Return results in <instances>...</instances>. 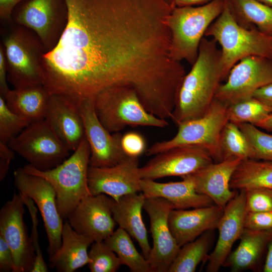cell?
Instances as JSON below:
<instances>
[{"label":"cell","instance_id":"cell-2","mask_svg":"<svg viewBox=\"0 0 272 272\" xmlns=\"http://www.w3.org/2000/svg\"><path fill=\"white\" fill-rule=\"evenodd\" d=\"M213 38L203 37L195 62L184 76L171 119L178 126L208 110L223 80L221 50Z\"/></svg>","mask_w":272,"mask_h":272},{"label":"cell","instance_id":"cell-49","mask_svg":"<svg viewBox=\"0 0 272 272\" xmlns=\"http://www.w3.org/2000/svg\"><path fill=\"white\" fill-rule=\"evenodd\" d=\"M267 6L272 7V0H257Z\"/></svg>","mask_w":272,"mask_h":272},{"label":"cell","instance_id":"cell-7","mask_svg":"<svg viewBox=\"0 0 272 272\" xmlns=\"http://www.w3.org/2000/svg\"><path fill=\"white\" fill-rule=\"evenodd\" d=\"M97 116L109 132H118L127 126L164 128L168 122L149 113L137 91L127 86H117L100 93L94 100Z\"/></svg>","mask_w":272,"mask_h":272},{"label":"cell","instance_id":"cell-33","mask_svg":"<svg viewBox=\"0 0 272 272\" xmlns=\"http://www.w3.org/2000/svg\"><path fill=\"white\" fill-rule=\"evenodd\" d=\"M271 113V108L254 97L229 105L227 108L229 121L236 124L248 123L256 126Z\"/></svg>","mask_w":272,"mask_h":272},{"label":"cell","instance_id":"cell-22","mask_svg":"<svg viewBox=\"0 0 272 272\" xmlns=\"http://www.w3.org/2000/svg\"><path fill=\"white\" fill-rule=\"evenodd\" d=\"M224 209L213 205L192 210H172L169 225L177 244L181 247L205 232L217 228Z\"/></svg>","mask_w":272,"mask_h":272},{"label":"cell","instance_id":"cell-48","mask_svg":"<svg viewBox=\"0 0 272 272\" xmlns=\"http://www.w3.org/2000/svg\"><path fill=\"white\" fill-rule=\"evenodd\" d=\"M256 126L265 129L267 131H272V113L266 119L258 123Z\"/></svg>","mask_w":272,"mask_h":272},{"label":"cell","instance_id":"cell-43","mask_svg":"<svg viewBox=\"0 0 272 272\" xmlns=\"http://www.w3.org/2000/svg\"><path fill=\"white\" fill-rule=\"evenodd\" d=\"M25 0H0V19L2 25L13 22L12 15L16 7Z\"/></svg>","mask_w":272,"mask_h":272},{"label":"cell","instance_id":"cell-11","mask_svg":"<svg viewBox=\"0 0 272 272\" xmlns=\"http://www.w3.org/2000/svg\"><path fill=\"white\" fill-rule=\"evenodd\" d=\"M14 176L18 191L32 199L40 213L48 241L47 252L50 259L61 246L63 223L57 209L55 191L47 180L26 172L23 168H17Z\"/></svg>","mask_w":272,"mask_h":272},{"label":"cell","instance_id":"cell-5","mask_svg":"<svg viewBox=\"0 0 272 272\" xmlns=\"http://www.w3.org/2000/svg\"><path fill=\"white\" fill-rule=\"evenodd\" d=\"M90 157V146L85 137L73 154L53 169L41 171L30 164L23 167L26 172L41 177L52 185L63 220H67L83 199L92 195L88 182Z\"/></svg>","mask_w":272,"mask_h":272},{"label":"cell","instance_id":"cell-4","mask_svg":"<svg viewBox=\"0 0 272 272\" xmlns=\"http://www.w3.org/2000/svg\"><path fill=\"white\" fill-rule=\"evenodd\" d=\"M205 36L221 46L223 80L242 59L258 56L272 60V36L257 28L247 29L235 20L225 1L222 13L207 29Z\"/></svg>","mask_w":272,"mask_h":272},{"label":"cell","instance_id":"cell-26","mask_svg":"<svg viewBox=\"0 0 272 272\" xmlns=\"http://www.w3.org/2000/svg\"><path fill=\"white\" fill-rule=\"evenodd\" d=\"M93 242L78 233L66 220L61 230V245L49 259L50 266L58 272H73L90 262L88 248Z\"/></svg>","mask_w":272,"mask_h":272},{"label":"cell","instance_id":"cell-42","mask_svg":"<svg viewBox=\"0 0 272 272\" xmlns=\"http://www.w3.org/2000/svg\"><path fill=\"white\" fill-rule=\"evenodd\" d=\"M15 151L8 144L0 142V181L6 177L11 162L15 158Z\"/></svg>","mask_w":272,"mask_h":272},{"label":"cell","instance_id":"cell-15","mask_svg":"<svg viewBox=\"0 0 272 272\" xmlns=\"http://www.w3.org/2000/svg\"><path fill=\"white\" fill-rule=\"evenodd\" d=\"M214 162L208 151L195 145L178 146L158 154L140 167L141 179L155 180L191 174Z\"/></svg>","mask_w":272,"mask_h":272},{"label":"cell","instance_id":"cell-24","mask_svg":"<svg viewBox=\"0 0 272 272\" xmlns=\"http://www.w3.org/2000/svg\"><path fill=\"white\" fill-rule=\"evenodd\" d=\"M146 198L143 193L138 192L122 196L114 201L112 212L117 225L137 241L143 254L148 259L151 247L142 216Z\"/></svg>","mask_w":272,"mask_h":272},{"label":"cell","instance_id":"cell-29","mask_svg":"<svg viewBox=\"0 0 272 272\" xmlns=\"http://www.w3.org/2000/svg\"><path fill=\"white\" fill-rule=\"evenodd\" d=\"M230 187L235 190L272 189V161L252 159L242 160L232 176Z\"/></svg>","mask_w":272,"mask_h":272},{"label":"cell","instance_id":"cell-41","mask_svg":"<svg viewBox=\"0 0 272 272\" xmlns=\"http://www.w3.org/2000/svg\"><path fill=\"white\" fill-rule=\"evenodd\" d=\"M15 262L12 251L9 246L0 236V271H14Z\"/></svg>","mask_w":272,"mask_h":272},{"label":"cell","instance_id":"cell-9","mask_svg":"<svg viewBox=\"0 0 272 272\" xmlns=\"http://www.w3.org/2000/svg\"><path fill=\"white\" fill-rule=\"evenodd\" d=\"M35 168L46 171L55 168L70 157V151L47 121L30 123L8 143Z\"/></svg>","mask_w":272,"mask_h":272},{"label":"cell","instance_id":"cell-34","mask_svg":"<svg viewBox=\"0 0 272 272\" xmlns=\"http://www.w3.org/2000/svg\"><path fill=\"white\" fill-rule=\"evenodd\" d=\"M88 254L91 272H115L122 265L116 253L104 241L93 242Z\"/></svg>","mask_w":272,"mask_h":272},{"label":"cell","instance_id":"cell-18","mask_svg":"<svg viewBox=\"0 0 272 272\" xmlns=\"http://www.w3.org/2000/svg\"><path fill=\"white\" fill-rule=\"evenodd\" d=\"M139 159L126 156L107 167L89 166L88 182L92 195L105 194L117 201L121 196L141 191Z\"/></svg>","mask_w":272,"mask_h":272},{"label":"cell","instance_id":"cell-32","mask_svg":"<svg viewBox=\"0 0 272 272\" xmlns=\"http://www.w3.org/2000/svg\"><path fill=\"white\" fill-rule=\"evenodd\" d=\"M222 160L237 158L255 159L254 153L247 138L238 125L228 121L224 127L220 139Z\"/></svg>","mask_w":272,"mask_h":272},{"label":"cell","instance_id":"cell-30","mask_svg":"<svg viewBox=\"0 0 272 272\" xmlns=\"http://www.w3.org/2000/svg\"><path fill=\"white\" fill-rule=\"evenodd\" d=\"M214 239L213 230L208 231L181 246L168 272H194L198 264L208 260Z\"/></svg>","mask_w":272,"mask_h":272},{"label":"cell","instance_id":"cell-14","mask_svg":"<svg viewBox=\"0 0 272 272\" xmlns=\"http://www.w3.org/2000/svg\"><path fill=\"white\" fill-rule=\"evenodd\" d=\"M143 209L149 217L153 246L147 259L152 272H168L179 251L169 225L170 212L175 209L168 200L162 197L146 198Z\"/></svg>","mask_w":272,"mask_h":272},{"label":"cell","instance_id":"cell-39","mask_svg":"<svg viewBox=\"0 0 272 272\" xmlns=\"http://www.w3.org/2000/svg\"><path fill=\"white\" fill-rule=\"evenodd\" d=\"M121 143L124 152L128 156L139 157L146 149L144 137L136 132L131 131L122 135Z\"/></svg>","mask_w":272,"mask_h":272},{"label":"cell","instance_id":"cell-6","mask_svg":"<svg viewBox=\"0 0 272 272\" xmlns=\"http://www.w3.org/2000/svg\"><path fill=\"white\" fill-rule=\"evenodd\" d=\"M225 6V0H213L198 7L174 8L167 22L171 36L170 57L175 61L185 60L192 65L197 59L207 29Z\"/></svg>","mask_w":272,"mask_h":272},{"label":"cell","instance_id":"cell-16","mask_svg":"<svg viewBox=\"0 0 272 272\" xmlns=\"http://www.w3.org/2000/svg\"><path fill=\"white\" fill-rule=\"evenodd\" d=\"M79 110L90 149V166H112L127 156L121 146L122 135L119 132L111 134L102 125L96 113L93 100L84 101Z\"/></svg>","mask_w":272,"mask_h":272},{"label":"cell","instance_id":"cell-10","mask_svg":"<svg viewBox=\"0 0 272 272\" xmlns=\"http://www.w3.org/2000/svg\"><path fill=\"white\" fill-rule=\"evenodd\" d=\"M12 19L36 33L48 52L56 45L65 29L67 8L65 0H25L14 10Z\"/></svg>","mask_w":272,"mask_h":272},{"label":"cell","instance_id":"cell-47","mask_svg":"<svg viewBox=\"0 0 272 272\" xmlns=\"http://www.w3.org/2000/svg\"><path fill=\"white\" fill-rule=\"evenodd\" d=\"M262 270L263 272H272V240L267 247L266 255Z\"/></svg>","mask_w":272,"mask_h":272},{"label":"cell","instance_id":"cell-36","mask_svg":"<svg viewBox=\"0 0 272 272\" xmlns=\"http://www.w3.org/2000/svg\"><path fill=\"white\" fill-rule=\"evenodd\" d=\"M30 122L12 111L0 96V142L8 144Z\"/></svg>","mask_w":272,"mask_h":272},{"label":"cell","instance_id":"cell-28","mask_svg":"<svg viewBox=\"0 0 272 272\" xmlns=\"http://www.w3.org/2000/svg\"><path fill=\"white\" fill-rule=\"evenodd\" d=\"M236 22L247 29L257 28L272 36V7L257 0H225Z\"/></svg>","mask_w":272,"mask_h":272},{"label":"cell","instance_id":"cell-46","mask_svg":"<svg viewBox=\"0 0 272 272\" xmlns=\"http://www.w3.org/2000/svg\"><path fill=\"white\" fill-rule=\"evenodd\" d=\"M175 7H182L205 5L213 0H171Z\"/></svg>","mask_w":272,"mask_h":272},{"label":"cell","instance_id":"cell-1","mask_svg":"<svg viewBox=\"0 0 272 272\" xmlns=\"http://www.w3.org/2000/svg\"><path fill=\"white\" fill-rule=\"evenodd\" d=\"M67 21L42 56L43 85L79 106L112 87L137 91L147 109L178 83L181 64L169 55L171 0H65Z\"/></svg>","mask_w":272,"mask_h":272},{"label":"cell","instance_id":"cell-12","mask_svg":"<svg viewBox=\"0 0 272 272\" xmlns=\"http://www.w3.org/2000/svg\"><path fill=\"white\" fill-rule=\"evenodd\" d=\"M219 86L215 99L229 106L252 97L255 92L272 82V60L263 57L244 58L230 70Z\"/></svg>","mask_w":272,"mask_h":272},{"label":"cell","instance_id":"cell-23","mask_svg":"<svg viewBox=\"0 0 272 272\" xmlns=\"http://www.w3.org/2000/svg\"><path fill=\"white\" fill-rule=\"evenodd\" d=\"M178 182L160 183L154 180L141 179V191L146 198L162 197L170 201L175 209L185 210L215 205L206 195L196 192L192 183L182 178Z\"/></svg>","mask_w":272,"mask_h":272},{"label":"cell","instance_id":"cell-45","mask_svg":"<svg viewBox=\"0 0 272 272\" xmlns=\"http://www.w3.org/2000/svg\"><path fill=\"white\" fill-rule=\"evenodd\" d=\"M252 97L272 108V82L257 90Z\"/></svg>","mask_w":272,"mask_h":272},{"label":"cell","instance_id":"cell-35","mask_svg":"<svg viewBox=\"0 0 272 272\" xmlns=\"http://www.w3.org/2000/svg\"><path fill=\"white\" fill-rule=\"evenodd\" d=\"M247 138L255 159L272 161V134L264 132L248 123L237 124Z\"/></svg>","mask_w":272,"mask_h":272},{"label":"cell","instance_id":"cell-37","mask_svg":"<svg viewBox=\"0 0 272 272\" xmlns=\"http://www.w3.org/2000/svg\"><path fill=\"white\" fill-rule=\"evenodd\" d=\"M22 195V194H21ZM25 206L28 208L32 221L31 239L33 247L35 253L36 258L31 272H47L48 268L44 260L42 252L39 244L38 232L37 226L38 220L37 219L38 209L33 200L30 198L22 195Z\"/></svg>","mask_w":272,"mask_h":272},{"label":"cell","instance_id":"cell-25","mask_svg":"<svg viewBox=\"0 0 272 272\" xmlns=\"http://www.w3.org/2000/svg\"><path fill=\"white\" fill-rule=\"evenodd\" d=\"M238 247L231 251L223 266L232 272L257 268L272 240V230L258 231L245 228Z\"/></svg>","mask_w":272,"mask_h":272},{"label":"cell","instance_id":"cell-8","mask_svg":"<svg viewBox=\"0 0 272 272\" xmlns=\"http://www.w3.org/2000/svg\"><path fill=\"white\" fill-rule=\"evenodd\" d=\"M228 107L215 98L204 115L179 124L173 138L155 143L147 149V155H156L178 146L195 145L207 150L214 162L222 161L220 139L222 130L229 121Z\"/></svg>","mask_w":272,"mask_h":272},{"label":"cell","instance_id":"cell-17","mask_svg":"<svg viewBox=\"0 0 272 272\" xmlns=\"http://www.w3.org/2000/svg\"><path fill=\"white\" fill-rule=\"evenodd\" d=\"M114 201L105 194L90 195L80 202L67 220L78 233L93 242H103L117 225L112 212Z\"/></svg>","mask_w":272,"mask_h":272},{"label":"cell","instance_id":"cell-38","mask_svg":"<svg viewBox=\"0 0 272 272\" xmlns=\"http://www.w3.org/2000/svg\"><path fill=\"white\" fill-rule=\"evenodd\" d=\"M245 191L246 213L272 211V189L254 188Z\"/></svg>","mask_w":272,"mask_h":272},{"label":"cell","instance_id":"cell-21","mask_svg":"<svg viewBox=\"0 0 272 272\" xmlns=\"http://www.w3.org/2000/svg\"><path fill=\"white\" fill-rule=\"evenodd\" d=\"M45 120L70 151H74L85 137L79 107L64 96L51 94Z\"/></svg>","mask_w":272,"mask_h":272},{"label":"cell","instance_id":"cell-13","mask_svg":"<svg viewBox=\"0 0 272 272\" xmlns=\"http://www.w3.org/2000/svg\"><path fill=\"white\" fill-rule=\"evenodd\" d=\"M25 203L21 194L14 191L0 211V236L11 248L14 259V272H31L36 255L23 216Z\"/></svg>","mask_w":272,"mask_h":272},{"label":"cell","instance_id":"cell-19","mask_svg":"<svg viewBox=\"0 0 272 272\" xmlns=\"http://www.w3.org/2000/svg\"><path fill=\"white\" fill-rule=\"evenodd\" d=\"M245 191L239 190L224 208L217 228L218 239L213 251L209 254L206 271H218L231 252L233 244L239 239L245 229Z\"/></svg>","mask_w":272,"mask_h":272},{"label":"cell","instance_id":"cell-20","mask_svg":"<svg viewBox=\"0 0 272 272\" xmlns=\"http://www.w3.org/2000/svg\"><path fill=\"white\" fill-rule=\"evenodd\" d=\"M242 160L232 158L213 162L184 176L193 184L196 192L209 197L215 205L224 209L236 194L230 182L236 168Z\"/></svg>","mask_w":272,"mask_h":272},{"label":"cell","instance_id":"cell-40","mask_svg":"<svg viewBox=\"0 0 272 272\" xmlns=\"http://www.w3.org/2000/svg\"><path fill=\"white\" fill-rule=\"evenodd\" d=\"M244 227L253 230H272V211L246 213Z\"/></svg>","mask_w":272,"mask_h":272},{"label":"cell","instance_id":"cell-27","mask_svg":"<svg viewBox=\"0 0 272 272\" xmlns=\"http://www.w3.org/2000/svg\"><path fill=\"white\" fill-rule=\"evenodd\" d=\"M50 95L41 85L10 90L4 99L12 111L31 123L45 119Z\"/></svg>","mask_w":272,"mask_h":272},{"label":"cell","instance_id":"cell-3","mask_svg":"<svg viewBox=\"0 0 272 272\" xmlns=\"http://www.w3.org/2000/svg\"><path fill=\"white\" fill-rule=\"evenodd\" d=\"M1 36L8 82L15 88L43 85L41 59L47 51L36 34L13 21L3 25Z\"/></svg>","mask_w":272,"mask_h":272},{"label":"cell","instance_id":"cell-31","mask_svg":"<svg viewBox=\"0 0 272 272\" xmlns=\"http://www.w3.org/2000/svg\"><path fill=\"white\" fill-rule=\"evenodd\" d=\"M130 235L119 227L104 241L113 251L122 264L126 265L132 272H152L147 259L135 248Z\"/></svg>","mask_w":272,"mask_h":272},{"label":"cell","instance_id":"cell-44","mask_svg":"<svg viewBox=\"0 0 272 272\" xmlns=\"http://www.w3.org/2000/svg\"><path fill=\"white\" fill-rule=\"evenodd\" d=\"M7 67L4 47L0 43V96L5 98L10 91L7 83Z\"/></svg>","mask_w":272,"mask_h":272}]
</instances>
